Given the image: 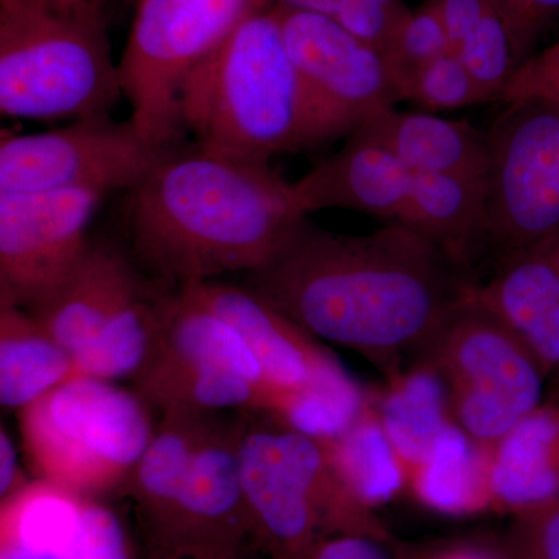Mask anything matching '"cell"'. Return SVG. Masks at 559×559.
<instances>
[{"instance_id": "cell-36", "label": "cell", "mask_w": 559, "mask_h": 559, "mask_svg": "<svg viewBox=\"0 0 559 559\" xmlns=\"http://www.w3.org/2000/svg\"><path fill=\"white\" fill-rule=\"evenodd\" d=\"M32 481L21 468L16 444L11 439L9 430L2 426L0 430V498L2 502L27 488Z\"/></svg>"}, {"instance_id": "cell-14", "label": "cell", "mask_w": 559, "mask_h": 559, "mask_svg": "<svg viewBox=\"0 0 559 559\" xmlns=\"http://www.w3.org/2000/svg\"><path fill=\"white\" fill-rule=\"evenodd\" d=\"M92 190L0 194V305L27 310L68 277L90 249Z\"/></svg>"}, {"instance_id": "cell-37", "label": "cell", "mask_w": 559, "mask_h": 559, "mask_svg": "<svg viewBox=\"0 0 559 559\" xmlns=\"http://www.w3.org/2000/svg\"><path fill=\"white\" fill-rule=\"evenodd\" d=\"M421 559H510L506 550L489 549V547L476 546V544H459L448 549L433 551Z\"/></svg>"}, {"instance_id": "cell-17", "label": "cell", "mask_w": 559, "mask_h": 559, "mask_svg": "<svg viewBox=\"0 0 559 559\" xmlns=\"http://www.w3.org/2000/svg\"><path fill=\"white\" fill-rule=\"evenodd\" d=\"M412 175L384 146L353 132L340 151L290 183L305 215L340 209L399 224L409 204Z\"/></svg>"}, {"instance_id": "cell-34", "label": "cell", "mask_w": 559, "mask_h": 559, "mask_svg": "<svg viewBox=\"0 0 559 559\" xmlns=\"http://www.w3.org/2000/svg\"><path fill=\"white\" fill-rule=\"evenodd\" d=\"M454 51L499 0H430Z\"/></svg>"}, {"instance_id": "cell-40", "label": "cell", "mask_w": 559, "mask_h": 559, "mask_svg": "<svg viewBox=\"0 0 559 559\" xmlns=\"http://www.w3.org/2000/svg\"><path fill=\"white\" fill-rule=\"evenodd\" d=\"M554 403H555V406H557V409L559 412V393H558L557 400H555Z\"/></svg>"}, {"instance_id": "cell-39", "label": "cell", "mask_w": 559, "mask_h": 559, "mask_svg": "<svg viewBox=\"0 0 559 559\" xmlns=\"http://www.w3.org/2000/svg\"><path fill=\"white\" fill-rule=\"evenodd\" d=\"M64 0H0V3H21V5H40V3H57Z\"/></svg>"}, {"instance_id": "cell-4", "label": "cell", "mask_w": 559, "mask_h": 559, "mask_svg": "<svg viewBox=\"0 0 559 559\" xmlns=\"http://www.w3.org/2000/svg\"><path fill=\"white\" fill-rule=\"evenodd\" d=\"M119 62L98 0L0 3V110L11 119L79 120L112 114Z\"/></svg>"}, {"instance_id": "cell-13", "label": "cell", "mask_w": 559, "mask_h": 559, "mask_svg": "<svg viewBox=\"0 0 559 559\" xmlns=\"http://www.w3.org/2000/svg\"><path fill=\"white\" fill-rule=\"evenodd\" d=\"M171 289L119 249L92 241L68 277L27 311L76 359L153 326Z\"/></svg>"}, {"instance_id": "cell-38", "label": "cell", "mask_w": 559, "mask_h": 559, "mask_svg": "<svg viewBox=\"0 0 559 559\" xmlns=\"http://www.w3.org/2000/svg\"><path fill=\"white\" fill-rule=\"evenodd\" d=\"M200 559H263L255 550L238 551V554L221 555V557H210Z\"/></svg>"}, {"instance_id": "cell-16", "label": "cell", "mask_w": 559, "mask_h": 559, "mask_svg": "<svg viewBox=\"0 0 559 559\" xmlns=\"http://www.w3.org/2000/svg\"><path fill=\"white\" fill-rule=\"evenodd\" d=\"M293 61L312 87L356 124L399 105L380 47L340 22L272 7Z\"/></svg>"}, {"instance_id": "cell-32", "label": "cell", "mask_w": 559, "mask_h": 559, "mask_svg": "<svg viewBox=\"0 0 559 559\" xmlns=\"http://www.w3.org/2000/svg\"><path fill=\"white\" fill-rule=\"evenodd\" d=\"M544 98L559 103V39L547 49L536 51L510 81L502 103Z\"/></svg>"}, {"instance_id": "cell-21", "label": "cell", "mask_w": 559, "mask_h": 559, "mask_svg": "<svg viewBox=\"0 0 559 559\" xmlns=\"http://www.w3.org/2000/svg\"><path fill=\"white\" fill-rule=\"evenodd\" d=\"M76 378L75 359L31 312L0 305V403L21 412Z\"/></svg>"}, {"instance_id": "cell-3", "label": "cell", "mask_w": 559, "mask_h": 559, "mask_svg": "<svg viewBox=\"0 0 559 559\" xmlns=\"http://www.w3.org/2000/svg\"><path fill=\"white\" fill-rule=\"evenodd\" d=\"M180 120L201 148L266 164L358 128L305 79L272 7L242 22L194 70L180 95Z\"/></svg>"}, {"instance_id": "cell-30", "label": "cell", "mask_w": 559, "mask_h": 559, "mask_svg": "<svg viewBox=\"0 0 559 559\" xmlns=\"http://www.w3.org/2000/svg\"><path fill=\"white\" fill-rule=\"evenodd\" d=\"M503 550L510 559H559V498L513 516Z\"/></svg>"}, {"instance_id": "cell-1", "label": "cell", "mask_w": 559, "mask_h": 559, "mask_svg": "<svg viewBox=\"0 0 559 559\" xmlns=\"http://www.w3.org/2000/svg\"><path fill=\"white\" fill-rule=\"evenodd\" d=\"M246 286L316 340L399 373L401 360L426 355L479 283L469 266L401 224L344 235L307 218Z\"/></svg>"}, {"instance_id": "cell-8", "label": "cell", "mask_w": 559, "mask_h": 559, "mask_svg": "<svg viewBox=\"0 0 559 559\" xmlns=\"http://www.w3.org/2000/svg\"><path fill=\"white\" fill-rule=\"evenodd\" d=\"M425 358L447 390L452 421L484 450L544 404L547 377L524 334L474 294L448 320Z\"/></svg>"}, {"instance_id": "cell-20", "label": "cell", "mask_w": 559, "mask_h": 559, "mask_svg": "<svg viewBox=\"0 0 559 559\" xmlns=\"http://www.w3.org/2000/svg\"><path fill=\"white\" fill-rule=\"evenodd\" d=\"M487 178L412 175L409 204L399 224L409 227L471 267L484 252Z\"/></svg>"}, {"instance_id": "cell-41", "label": "cell", "mask_w": 559, "mask_h": 559, "mask_svg": "<svg viewBox=\"0 0 559 559\" xmlns=\"http://www.w3.org/2000/svg\"><path fill=\"white\" fill-rule=\"evenodd\" d=\"M134 2H135V0H134Z\"/></svg>"}, {"instance_id": "cell-28", "label": "cell", "mask_w": 559, "mask_h": 559, "mask_svg": "<svg viewBox=\"0 0 559 559\" xmlns=\"http://www.w3.org/2000/svg\"><path fill=\"white\" fill-rule=\"evenodd\" d=\"M401 102H411L425 112H443L488 103L479 84L454 51L430 62L400 92Z\"/></svg>"}, {"instance_id": "cell-26", "label": "cell", "mask_w": 559, "mask_h": 559, "mask_svg": "<svg viewBox=\"0 0 559 559\" xmlns=\"http://www.w3.org/2000/svg\"><path fill=\"white\" fill-rule=\"evenodd\" d=\"M479 84L487 102H502L503 94L527 55L522 49L506 0H499L454 50Z\"/></svg>"}, {"instance_id": "cell-29", "label": "cell", "mask_w": 559, "mask_h": 559, "mask_svg": "<svg viewBox=\"0 0 559 559\" xmlns=\"http://www.w3.org/2000/svg\"><path fill=\"white\" fill-rule=\"evenodd\" d=\"M272 7L307 11L340 22L381 51L411 9L403 0H271Z\"/></svg>"}, {"instance_id": "cell-33", "label": "cell", "mask_w": 559, "mask_h": 559, "mask_svg": "<svg viewBox=\"0 0 559 559\" xmlns=\"http://www.w3.org/2000/svg\"><path fill=\"white\" fill-rule=\"evenodd\" d=\"M522 49L528 60L536 44L559 21V0H506Z\"/></svg>"}, {"instance_id": "cell-23", "label": "cell", "mask_w": 559, "mask_h": 559, "mask_svg": "<svg viewBox=\"0 0 559 559\" xmlns=\"http://www.w3.org/2000/svg\"><path fill=\"white\" fill-rule=\"evenodd\" d=\"M419 502L443 514H473L492 509L487 454L452 426L407 474Z\"/></svg>"}, {"instance_id": "cell-12", "label": "cell", "mask_w": 559, "mask_h": 559, "mask_svg": "<svg viewBox=\"0 0 559 559\" xmlns=\"http://www.w3.org/2000/svg\"><path fill=\"white\" fill-rule=\"evenodd\" d=\"M241 414H215L167 509L145 533L148 559H200L253 550L240 471Z\"/></svg>"}, {"instance_id": "cell-6", "label": "cell", "mask_w": 559, "mask_h": 559, "mask_svg": "<svg viewBox=\"0 0 559 559\" xmlns=\"http://www.w3.org/2000/svg\"><path fill=\"white\" fill-rule=\"evenodd\" d=\"M148 404L114 381L76 377L17 412L36 479L86 498L123 488L153 439Z\"/></svg>"}, {"instance_id": "cell-22", "label": "cell", "mask_w": 559, "mask_h": 559, "mask_svg": "<svg viewBox=\"0 0 559 559\" xmlns=\"http://www.w3.org/2000/svg\"><path fill=\"white\" fill-rule=\"evenodd\" d=\"M474 297L522 334L559 305V229L496 264Z\"/></svg>"}, {"instance_id": "cell-27", "label": "cell", "mask_w": 559, "mask_h": 559, "mask_svg": "<svg viewBox=\"0 0 559 559\" xmlns=\"http://www.w3.org/2000/svg\"><path fill=\"white\" fill-rule=\"evenodd\" d=\"M450 51V38L432 2L426 0L417 9H411L382 49L399 97L404 84L419 69Z\"/></svg>"}, {"instance_id": "cell-10", "label": "cell", "mask_w": 559, "mask_h": 559, "mask_svg": "<svg viewBox=\"0 0 559 559\" xmlns=\"http://www.w3.org/2000/svg\"><path fill=\"white\" fill-rule=\"evenodd\" d=\"M487 138L484 252L498 264L559 229V103H507Z\"/></svg>"}, {"instance_id": "cell-2", "label": "cell", "mask_w": 559, "mask_h": 559, "mask_svg": "<svg viewBox=\"0 0 559 559\" xmlns=\"http://www.w3.org/2000/svg\"><path fill=\"white\" fill-rule=\"evenodd\" d=\"M124 213L139 266L171 288L261 270L308 218L270 164L197 143L168 150L127 191Z\"/></svg>"}, {"instance_id": "cell-25", "label": "cell", "mask_w": 559, "mask_h": 559, "mask_svg": "<svg viewBox=\"0 0 559 559\" xmlns=\"http://www.w3.org/2000/svg\"><path fill=\"white\" fill-rule=\"evenodd\" d=\"M320 441L348 487L370 509L377 510L407 485L406 468L382 428L373 400L348 428Z\"/></svg>"}, {"instance_id": "cell-31", "label": "cell", "mask_w": 559, "mask_h": 559, "mask_svg": "<svg viewBox=\"0 0 559 559\" xmlns=\"http://www.w3.org/2000/svg\"><path fill=\"white\" fill-rule=\"evenodd\" d=\"M423 555L407 554L396 546L395 539L373 535L326 536L307 549L285 559H421Z\"/></svg>"}, {"instance_id": "cell-35", "label": "cell", "mask_w": 559, "mask_h": 559, "mask_svg": "<svg viewBox=\"0 0 559 559\" xmlns=\"http://www.w3.org/2000/svg\"><path fill=\"white\" fill-rule=\"evenodd\" d=\"M530 348L549 378L559 373V305L524 333Z\"/></svg>"}, {"instance_id": "cell-24", "label": "cell", "mask_w": 559, "mask_h": 559, "mask_svg": "<svg viewBox=\"0 0 559 559\" xmlns=\"http://www.w3.org/2000/svg\"><path fill=\"white\" fill-rule=\"evenodd\" d=\"M374 409L406 474L454 426L447 390L429 366L409 377H392V388Z\"/></svg>"}, {"instance_id": "cell-15", "label": "cell", "mask_w": 559, "mask_h": 559, "mask_svg": "<svg viewBox=\"0 0 559 559\" xmlns=\"http://www.w3.org/2000/svg\"><path fill=\"white\" fill-rule=\"evenodd\" d=\"M179 289L229 323L259 360L264 377L277 393V403L267 417H280L290 401L304 393L349 381L341 364L322 348L319 340L248 286L213 280Z\"/></svg>"}, {"instance_id": "cell-7", "label": "cell", "mask_w": 559, "mask_h": 559, "mask_svg": "<svg viewBox=\"0 0 559 559\" xmlns=\"http://www.w3.org/2000/svg\"><path fill=\"white\" fill-rule=\"evenodd\" d=\"M271 7V0H135L120 80L130 119L154 145H182L187 81L242 22Z\"/></svg>"}, {"instance_id": "cell-5", "label": "cell", "mask_w": 559, "mask_h": 559, "mask_svg": "<svg viewBox=\"0 0 559 559\" xmlns=\"http://www.w3.org/2000/svg\"><path fill=\"white\" fill-rule=\"evenodd\" d=\"M257 412H242L240 471L263 559H285L326 536L392 538L377 510L348 487L322 441Z\"/></svg>"}, {"instance_id": "cell-18", "label": "cell", "mask_w": 559, "mask_h": 559, "mask_svg": "<svg viewBox=\"0 0 559 559\" xmlns=\"http://www.w3.org/2000/svg\"><path fill=\"white\" fill-rule=\"evenodd\" d=\"M353 132L384 146L414 175H488L487 132L466 121L443 119L425 110L406 112L393 106L364 120Z\"/></svg>"}, {"instance_id": "cell-11", "label": "cell", "mask_w": 559, "mask_h": 559, "mask_svg": "<svg viewBox=\"0 0 559 559\" xmlns=\"http://www.w3.org/2000/svg\"><path fill=\"white\" fill-rule=\"evenodd\" d=\"M170 148H159L131 119L112 114L72 120L55 130L5 135L0 194L130 191Z\"/></svg>"}, {"instance_id": "cell-19", "label": "cell", "mask_w": 559, "mask_h": 559, "mask_svg": "<svg viewBox=\"0 0 559 559\" xmlns=\"http://www.w3.org/2000/svg\"><path fill=\"white\" fill-rule=\"evenodd\" d=\"M485 454L492 509L516 516L559 498V412L554 401Z\"/></svg>"}, {"instance_id": "cell-9", "label": "cell", "mask_w": 559, "mask_h": 559, "mask_svg": "<svg viewBox=\"0 0 559 559\" xmlns=\"http://www.w3.org/2000/svg\"><path fill=\"white\" fill-rule=\"evenodd\" d=\"M135 392L151 409L271 415L277 393L229 323L176 288Z\"/></svg>"}]
</instances>
